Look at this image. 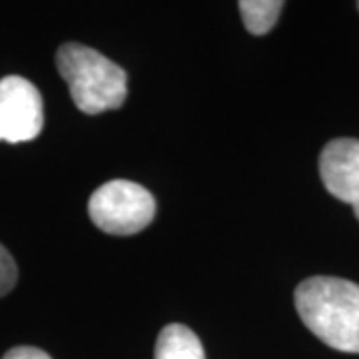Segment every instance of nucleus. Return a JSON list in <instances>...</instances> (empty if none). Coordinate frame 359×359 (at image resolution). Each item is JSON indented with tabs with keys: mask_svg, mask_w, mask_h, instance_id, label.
Segmentation results:
<instances>
[{
	"mask_svg": "<svg viewBox=\"0 0 359 359\" xmlns=\"http://www.w3.org/2000/svg\"><path fill=\"white\" fill-rule=\"evenodd\" d=\"M351 205H353V212H355V216H358V219H359V200L355 202V204H351Z\"/></svg>",
	"mask_w": 359,
	"mask_h": 359,
	"instance_id": "nucleus-10",
	"label": "nucleus"
},
{
	"mask_svg": "<svg viewBox=\"0 0 359 359\" xmlns=\"http://www.w3.org/2000/svg\"><path fill=\"white\" fill-rule=\"evenodd\" d=\"M2 359H52L46 351L32 346H18L13 347L11 351L4 353Z\"/></svg>",
	"mask_w": 359,
	"mask_h": 359,
	"instance_id": "nucleus-9",
	"label": "nucleus"
},
{
	"mask_svg": "<svg viewBox=\"0 0 359 359\" xmlns=\"http://www.w3.org/2000/svg\"><path fill=\"white\" fill-rule=\"evenodd\" d=\"M56 66L76 108L84 114L116 110L128 96V76L124 68L90 46L66 42L58 48Z\"/></svg>",
	"mask_w": 359,
	"mask_h": 359,
	"instance_id": "nucleus-2",
	"label": "nucleus"
},
{
	"mask_svg": "<svg viewBox=\"0 0 359 359\" xmlns=\"http://www.w3.org/2000/svg\"><path fill=\"white\" fill-rule=\"evenodd\" d=\"M358 6H359V4H358Z\"/></svg>",
	"mask_w": 359,
	"mask_h": 359,
	"instance_id": "nucleus-11",
	"label": "nucleus"
},
{
	"mask_svg": "<svg viewBox=\"0 0 359 359\" xmlns=\"http://www.w3.org/2000/svg\"><path fill=\"white\" fill-rule=\"evenodd\" d=\"M320 176L334 198L355 204L359 200V140L335 138L320 156Z\"/></svg>",
	"mask_w": 359,
	"mask_h": 359,
	"instance_id": "nucleus-5",
	"label": "nucleus"
},
{
	"mask_svg": "<svg viewBox=\"0 0 359 359\" xmlns=\"http://www.w3.org/2000/svg\"><path fill=\"white\" fill-rule=\"evenodd\" d=\"M245 28L256 34H268L276 26L283 8L282 0H242L238 4Z\"/></svg>",
	"mask_w": 359,
	"mask_h": 359,
	"instance_id": "nucleus-7",
	"label": "nucleus"
},
{
	"mask_svg": "<svg viewBox=\"0 0 359 359\" xmlns=\"http://www.w3.org/2000/svg\"><path fill=\"white\" fill-rule=\"evenodd\" d=\"M18 280V269L14 264V257L11 256V252L0 244V297L8 294L16 285Z\"/></svg>",
	"mask_w": 359,
	"mask_h": 359,
	"instance_id": "nucleus-8",
	"label": "nucleus"
},
{
	"mask_svg": "<svg viewBox=\"0 0 359 359\" xmlns=\"http://www.w3.org/2000/svg\"><path fill=\"white\" fill-rule=\"evenodd\" d=\"M44 128V104L39 88L22 76L0 80V142H30Z\"/></svg>",
	"mask_w": 359,
	"mask_h": 359,
	"instance_id": "nucleus-4",
	"label": "nucleus"
},
{
	"mask_svg": "<svg viewBox=\"0 0 359 359\" xmlns=\"http://www.w3.org/2000/svg\"><path fill=\"white\" fill-rule=\"evenodd\" d=\"M90 219L106 233L132 236L152 224L156 200L144 186L130 180H110L90 196Z\"/></svg>",
	"mask_w": 359,
	"mask_h": 359,
	"instance_id": "nucleus-3",
	"label": "nucleus"
},
{
	"mask_svg": "<svg viewBox=\"0 0 359 359\" xmlns=\"http://www.w3.org/2000/svg\"><path fill=\"white\" fill-rule=\"evenodd\" d=\"M299 320L325 346L359 353V283L332 276H313L297 285Z\"/></svg>",
	"mask_w": 359,
	"mask_h": 359,
	"instance_id": "nucleus-1",
	"label": "nucleus"
},
{
	"mask_svg": "<svg viewBox=\"0 0 359 359\" xmlns=\"http://www.w3.org/2000/svg\"><path fill=\"white\" fill-rule=\"evenodd\" d=\"M156 359H205L202 341L182 323L166 325L156 341Z\"/></svg>",
	"mask_w": 359,
	"mask_h": 359,
	"instance_id": "nucleus-6",
	"label": "nucleus"
}]
</instances>
